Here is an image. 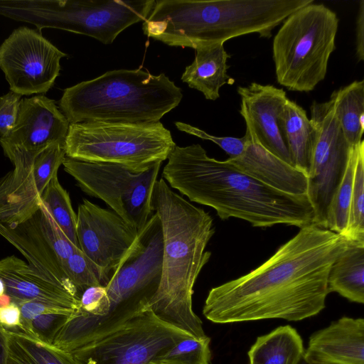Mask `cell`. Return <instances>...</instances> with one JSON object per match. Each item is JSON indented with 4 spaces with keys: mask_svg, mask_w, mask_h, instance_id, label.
<instances>
[{
    "mask_svg": "<svg viewBox=\"0 0 364 364\" xmlns=\"http://www.w3.org/2000/svg\"><path fill=\"white\" fill-rule=\"evenodd\" d=\"M349 240L306 225L248 274L212 288L203 308L215 323L280 318L298 321L319 314L329 294L330 267Z\"/></svg>",
    "mask_w": 364,
    "mask_h": 364,
    "instance_id": "cell-1",
    "label": "cell"
},
{
    "mask_svg": "<svg viewBox=\"0 0 364 364\" xmlns=\"http://www.w3.org/2000/svg\"><path fill=\"white\" fill-rule=\"evenodd\" d=\"M164 181L190 201L213 208L219 218H235L254 227L314 224L306 195L287 194L259 181L228 160L208 156L200 144L176 146L162 172Z\"/></svg>",
    "mask_w": 364,
    "mask_h": 364,
    "instance_id": "cell-2",
    "label": "cell"
},
{
    "mask_svg": "<svg viewBox=\"0 0 364 364\" xmlns=\"http://www.w3.org/2000/svg\"><path fill=\"white\" fill-rule=\"evenodd\" d=\"M151 208L161 221L163 255L160 283L148 308L191 336L205 338L192 297L196 279L211 255L205 247L215 232L213 218L172 191L164 178L155 184Z\"/></svg>",
    "mask_w": 364,
    "mask_h": 364,
    "instance_id": "cell-3",
    "label": "cell"
},
{
    "mask_svg": "<svg viewBox=\"0 0 364 364\" xmlns=\"http://www.w3.org/2000/svg\"><path fill=\"white\" fill-rule=\"evenodd\" d=\"M314 0H157L143 21L144 33L169 46L192 48L223 43L272 30Z\"/></svg>",
    "mask_w": 364,
    "mask_h": 364,
    "instance_id": "cell-4",
    "label": "cell"
},
{
    "mask_svg": "<svg viewBox=\"0 0 364 364\" xmlns=\"http://www.w3.org/2000/svg\"><path fill=\"white\" fill-rule=\"evenodd\" d=\"M181 89L164 73L119 69L66 88L59 108L70 124L153 123L176 107Z\"/></svg>",
    "mask_w": 364,
    "mask_h": 364,
    "instance_id": "cell-5",
    "label": "cell"
},
{
    "mask_svg": "<svg viewBox=\"0 0 364 364\" xmlns=\"http://www.w3.org/2000/svg\"><path fill=\"white\" fill-rule=\"evenodd\" d=\"M336 14L323 4H309L289 16L275 35L273 60L278 83L311 92L324 80L338 28Z\"/></svg>",
    "mask_w": 364,
    "mask_h": 364,
    "instance_id": "cell-6",
    "label": "cell"
},
{
    "mask_svg": "<svg viewBox=\"0 0 364 364\" xmlns=\"http://www.w3.org/2000/svg\"><path fill=\"white\" fill-rule=\"evenodd\" d=\"M154 0H0V15L112 43L132 24L146 19Z\"/></svg>",
    "mask_w": 364,
    "mask_h": 364,
    "instance_id": "cell-7",
    "label": "cell"
},
{
    "mask_svg": "<svg viewBox=\"0 0 364 364\" xmlns=\"http://www.w3.org/2000/svg\"><path fill=\"white\" fill-rule=\"evenodd\" d=\"M176 146L160 122H87L70 124L64 149L65 156L73 159L143 171L168 159Z\"/></svg>",
    "mask_w": 364,
    "mask_h": 364,
    "instance_id": "cell-8",
    "label": "cell"
},
{
    "mask_svg": "<svg viewBox=\"0 0 364 364\" xmlns=\"http://www.w3.org/2000/svg\"><path fill=\"white\" fill-rule=\"evenodd\" d=\"M162 255L161 221L154 213L105 285L109 312L89 340L148 307L160 283Z\"/></svg>",
    "mask_w": 364,
    "mask_h": 364,
    "instance_id": "cell-9",
    "label": "cell"
},
{
    "mask_svg": "<svg viewBox=\"0 0 364 364\" xmlns=\"http://www.w3.org/2000/svg\"><path fill=\"white\" fill-rule=\"evenodd\" d=\"M161 164L143 171H134L119 164L65 156L63 165L83 192L105 202L139 232L154 214L151 198Z\"/></svg>",
    "mask_w": 364,
    "mask_h": 364,
    "instance_id": "cell-10",
    "label": "cell"
},
{
    "mask_svg": "<svg viewBox=\"0 0 364 364\" xmlns=\"http://www.w3.org/2000/svg\"><path fill=\"white\" fill-rule=\"evenodd\" d=\"M189 336L146 307L69 353L81 364H149Z\"/></svg>",
    "mask_w": 364,
    "mask_h": 364,
    "instance_id": "cell-11",
    "label": "cell"
},
{
    "mask_svg": "<svg viewBox=\"0 0 364 364\" xmlns=\"http://www.w3.org/2000/svg\"><path fill=\"white\" fill-rule=\"evenodd\" d=\"M316 140L307 176L306 196L314 208V224L326 229L327 211L348 163L352 146L335 114L331 100L310 107Z\"/></svg>",
    "mask_w": 364,
    "mask_h": 364,
    "instance_id": "cell-12",
    "label": "cell"
},
{
    "mask_svg": "<svg viewBox=\"0 0 364 364\" xmlns=\"http://www.w3.org/2000/svg\"><path fill=\"white\" fill-rule=\"evenodd\" d=\"M64 146L53 144L37 154L14 151L7 156L14 168L0 178V223L16 225L42 204L43 193L65 158Z\"/></svg>",
    "mask_w": 364,
    "mask_h": 364,
    "instance_id": "cell-13",
    "label": "cell"
},
{
    "mask_svg": "<svg viewBox=\"0 0 364 364\" xmlns=\"http://www.w3.org/2000/svg\"><path fill=\"white\" fill-rule=\"evenodd\" d=\"M0 235L21 252L38 274L80 297L64 270L66 260L80 248L65 235L43 203L16 225L0 223Z\"/></svg>",
    "mask_w": 364,
    "mask_h": 364,
    "instance_id": "cell-14",
    "label": "cell"
},
{
    "mask_svg": "<svg viewBox=\"0 0 364 364\" xmlns=\"http://www.w3.org/2000/svg\"><path fill=\"white\" fill-rule=\"evenodd\" d=\"M67 55L39 32L22 26L0 46V68L11 92L22 95L47 92Z\"/></svg>",
    "mask_w": 364,
    "mask_h": 364,
    "instance_id": "cell-15",
    "label": "cell"
},
{
    "mask_svg": "<svg viewBox=\"0 0 364 364\" xmlns=\"http://www.w3.org/2000/svg\"><path fill=\"white\" fill-rule=\"evenodd\" d=\"M76 233L80 249L104 287L138 235V232L114 211L87 199L78 206Z\"/></svg>",
    "mask_w": 364,
    "mask_h": 364,
    "instance_id": "cell-16",
    "label": "cell"
},
{
    "mask_svg": "<svg viewBox=\"0 0 364 364\" xmlns=\"http://www.w3.org/2000/svg\"><path fill=\"white\" fill-rule=\"evenodd\" d=\"M69 126L54 100L43 95L23 98L15 126L0 137V145L6 156L14 151L37 154L53 144L65 146Z\"/></svg>",
    "mask_w": 364,
    "mask_h": 364,
    "instance_id": "cell-17",
    "label": "cell"
},
{
    "mask_svg": "<svg viewBox=\"0 0 364 364\" xmlns=\"http://www.w3.org/2000/svg\"><path fill=\"white\" fill-rule=\"evenodd\" d=\"M241 105L240 113L246 128L267 151L291 164L283 129V113L289 100L286 92L271 85L252 82L237 87Z\"/></svg>",
    "mask_w": 364,
    "mask_h": 364,
    "instance_id": "cell-18",
    "label": "cell"
},
{
    "mask_svg": "<svg viewBox=\"0 0 364 364\" xmlns=\"http://www.w3.org/2000/svg\"><path fill=\"white\" fill-rule=\"evenodd\" d=\"M303 358L314 364H364V319L343 316L314 332Z\"/></svg>",
    "mask_w": 364,
    "mask_h": 364,
    "instance_id": "cell-19",
    "label": "cell"
},
{
    "mask_svg": "<svg viewBox=\"0 0 364 364\" xmlns=\"http://www.w3.org/2000/svg\"><path fill=\"white\" fill-rule=\"evenodd\" d=\"M246 143L242 153L227 160L243 172L281 192L304 196L307 192V176L282 161L260 145L246 128Z\"/></svg>",
    "mask_w": 364,
    "mask_h": 364,
    "instance_id": "cell-20",
    "label": "cell"
},
{
    "mask_svg": "<svg viewBox=\"0 0 364 364\" xmlns=\"http://www.w3.org/2000/svg\"><path fill=\"white\" fill-rule=\"evenodd\" d=\"M0 278L5 294L16 304L41 301L77 311L80 296L43 278L14 255L0 259Z\"/></svg>",
    "mask_w": 364,
    "mask_h": 364,
    "instance_id": "cell-21",
    "label": "cell"
},
{
    "mask_svg": "<svg viewBox=\"0 0 364 364\" xmlns=\"http://www.w3.org/2000/svg\"><path fill=\"white\" fill-rule=\"evenodd\" d=\"M193 63L186 67L182 74L183 82L202 92L207 100L220 97V89L225 84L232 85L235 80L228 75V59L223 43L198 47Z\"/></svg>",
    "mask_w": 364,
    "mask_h": 364,
    "instance_id": "cell-22",
    "label": "cell"
},
{
    "mask_svg": "<svg viewBox=\"0 0 364 364\" xmlns=\"http://www.w3.org/2000/svg\"><path fill=\"white\" fill-rule=\"evenodd\" d=\"M328 293L350 301L364 303V242L349 240L332 263L327 278Z\"/></svg>",
    "mask_w": 364,
    "mask_h": 364,
    "instance_id": "cell-23",
    "label": "cell"
},
{
    "mask_svg": "<svg viewBox=\"0 0 364 364\" xmlns=\"http://www.w3.org/2000/svg\"><path fill=\"white\" fill-rule=\"evenodd\" d=\"M283 129L291 164L308 176L316 140V129L306 111L288 100L283 113Z\"/></svg>",
    "mask_w": 364,
    "mask_h": 364,
    "instance_id": "cell-24",
    "label": "cell"
},
{
    "mask_svg": "<svg viewBox=\"0 0 364 364\" xmlns=\"http://www.w3.org/2000/svg\"><path fill=\"white\" fill-rule=\"evenodd\" d=\"M304 352L301 336L286 325L257 337L247 355L249 364H298Z\"/></svg>",
    "mask_w": 364,
    "mask_h": 364,
    "instance_id": "cell-25",
    "label": "cell"
},
{
    "mask_svg": "<svg viewBox=\"0 0 364 364\" xmlns=\"http://www.w3.org/2000/svg\"><path fill=\"white\" fill-rule=\"evenodd\" d=\"M335 114L351 146L362 141L364 131V80H355L331 95Z\"/></svg>",
    "mask_w": 364,
    "mask_h": 364,
    "instance_id": "cell-26",
    "label": "cell"
},
{
    "mask_svg": "<svg viewBox=\"0 0 364 364\" xmlns=\"http://www.w3.org/2000/svg\"><path fill=\"white\" fill-rule=\"evenodd\" d=\"M8 338L6 364H81L70 353L21 331L8 330Z\"/></svg>",
    "mask_w": 364,
    "mask_h": 364,
    "instance_id": "cell-27",
    "label": "cell"
},
{
    "mask_svg": "<svg viewBox=\"0 0 364 364\" xmlns=\"http://www.w3.org/2000/svg\"><path fill=\"white\" fill-rule=\"evenodd\" d=\"M41 202L69 240L79 247L77 238V214L68 191L60 185L58 175L50 180L41 196Z\"/></svg>",
    "mask_w": 364,
    "mask_h": 364,
    "instance_id": "cell-28",
    "label": "cell"
},
{
    "mask_svg": "<svg viewBox=\"0 0 364 364\" xmlns=\"http://www.w3.org/2000/svg\"><path fill=\"white\" fill-rule=\"evenodd\" d=\"M357 145L351 148L344 176L333 196L327 211L326 229L344 237L349 220Z\"/></svg>",
    "mask_w": 364,
    "mask_h": 364,
    "instance_id": "cell-29",
    "label": "cell"
},
{
    "mask_svg": "<svg viewBox=\"0 0 364 364\" xmlns=\"http://www.w3.org/2000/svg\"><path fill=\"white\" fill-rule=\"evenodd\" d=\"M210 342L208 336L185 338L162 351L149 364H210Z\"/></svg>",
    "mask_w": 364,
    "mask_h": 364,
    "instance_id": "cell-30",
    "label": "cell"
},
{
    "mask_svg": "<svg viewBox=\"0 0 364 364\" xmlns=\"http://www.w3.org/2000/svg\"><path fill=\"white\" fill-rule=\"evenodd\" d=\"M345 237L364 242V141L357 145L349 220Z\"/></svg>",
    "mask_w": 364,
    "mask_h": 364,
    "instance_id": "cell-31",
    "label": "cell"
},
{
    "mask_svg": "<svg viewBox=\"0 0 364 364\" xmlns=\"http://www.w3.org/2000/svg\"><path fill=\"white\" fill-rule=\"evenodd\" d=\"M64 270L80 295L90 287L101 285L92 266L80 249L68 257Z\"/></svg>",
    "mask_w": 364,
    "mask_h": 364,
    "instance_id": "cell-32",
    "label": "cell"
},
{
    "mask_svg": "<svg viewBox=\"0 0 364 364\" xmlns=\"http://www.w3.org/2000/svg\"><path fill=\"white\" fill-rule=\"evenodd\" d=\"M75 314L47 312L36 316L31 323V337L48 345H53L60 330Z\"/></svg>",
    "mask_w": 364,
    "mask_h": 364,
    "instance_id": "cell-33",
    "label": "cell"
},
{
    "mask_svg": "<svg viewBox=\"0 0 364 364\" xmlns=\"http://www.w3.org/2000/svg\"><path fill=\"white\" fill-rule=\"evenodd\" d=\"M175 125L179 131L186 132L204 140L211 141L216 144L230 156L229 158L237 157L244 151L246 143V136L245 135L241 138L233 136H216L209 134L199 128L184 122H175Z\"/></svg>",
    "mask_w": 364,
    "mask_h": 364,
    "instance_id": "cell-34",
    "label": "cell"
},
{
    "mask_svg": "<svg viewBox=\"0 0 364 364\" xmlns=\"http://www.w3.org/2000/svg\"><path fill=\"white\" fill-rule=\"evenodd\" d=\"M21 317L19 331L31 336V323L38 316L47 312H68L75 314L77 311L60 306L55 304L41 301H29L18 304Z\"/></svg>",
    "mask_w": 364,
    "mask_h": 364,
    "instance_id": "cell-35",
    "label": "cell"
},
{
    "mask_svg": "<svg viewBox=\"0 0 364 364\" xmlns=\"http://www.w3.org/2000/svg\"><path fill=\"white\" fill-rule=\"evenodd\" d=\"M21 95L10 91L0 97V137L6 136L16 122Z\"/></svg>",
    "mask_w": 364,
    "mask_h": 364,
    "instance_id": "cell-36",
    "label": "cell"
},
{
    "mask_svg": "<svg viewBox=\"0 0 364 364\" xmlns=\"http://www.w3.org/2000/svg\"><path fill=\"white\" fill-rule=\"evenodd\" d=\"M21 312L18 304L11 302L0 307V323L6 329L18 328Z\"/></svg>",
    "mask_w": 364,
    "mask_h": 364,
    "instance_id": "cell-37",
    "label": "cell"
},
{
    "mask_svg": "<svg viewBox=\"0 0 364 364\" xmlns=\"http://www.w3.org/2000/svg\"><path fill=\"white\" fill-rule=\"evenodd\" d=\"M355 55L358 61L364 60V1L359 2L355 22Z\"/></svg>",
    "mask_w": 364,
    "mask_h": 364,
    "instance_id": "cell-38",
    "label": "cell"
},
{
    "mask_svg": "<svg viewBox=\"0 0 364 364\" xmlns=\"http://www.w3.org/2000/svg\"><path fill=\"white\" fill-rule=\"evenodd\" d=\"M8 343V330L0 323V364H6Z\"/></svg>",
    "mask_w": 364,
    "mask_h": 364,
    "instance_id": "cell-39",
    "label": "cell"
},
{
    "mask_svg": "<svg viewBox=\"0 0 364 364\" xmlns=\"http://www.w3.org/2000/svg\"><path fill=\"white\" fill-rule=\"evenodd\" d=\"M4 294H5V285L2 279L0 278V296Z\"/></svg>",
    "mask_w": 364,
    "mask_h": 364,
    "instance_id": "cell-40",
    "label": "cell"
},
{
    "mask_svg": "<svg viewBox=\"0 0 364 364\" xmlns=\"http://www.w3.org/2000/svg\"><path fill=\"white\" fill-rule=\"evenodd\" d=\"M298 364H314V363H309L306 362L302 357V358L300 360V361L299 362Z\"/></svg>",
    "mask_w": 364,
    "mask_h": 364,
    "instance_id": "cell-41",
    "label": "cell"
}]
</instances>
